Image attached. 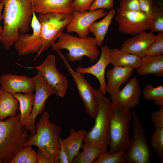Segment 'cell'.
Returning <instances> with one entry per match:
<instances>
[{
	"mask_svg": "<svg viewBox=\"0 0 163 163\" xmlns=\"http://www.w3.org/2000/svg\"><path fill=\"white\" fill-rule=\"evenodd\" d=\"M151 145L159 159L163 158V128H155L151 136Z\"/></svg>",
	"mask_w": 163,
	"mask_h": 163,
	"instance_id": "4dcf8cb0",
	"label": "cell"
},
{
	"mask_svg": "<svg viewBox=\"0 0 163 163\" xmlns=\"http://www.w3.org/2000/svg\"><path fill=\"white\" fill-rule=\"evenodd\" d=\"M4 11V21L0 40L4 48L8 50L14 45L20 34L29 30L34 12L33 0H1Z\"/></svg>",
	"mask_w": 163,
	"mask_h": 163,
	"instance_id": "6da1fadb",
	"label": "cell"
},
{
	"mask_svg": "<svg viewBox=\"0 0 163 163\" xmlns=\"http://www.w3.org/2000/svg\"><path fill=\"white\" fill-rule=\"evenodd\" d=\"M37 153L31 146L23 147L15 155L11 163H37Z\"/></svg>",
	"mask_w": 163,
	"mask_h": 163,
	"instance_id": "f1b7e54d",
	"label": "cell"
},
{
	"mask_svg": "<svg viewBox=\"0 0 163 163\" xmlns=\"http://www.w3.org/2000/svg\"><path fill=\"white\" fill-rule=\"evenodd\" d=\"M83 150L73 158L72 163H93L102 152L98 146L84 143L82 146Z\"/></svg>",
	"mask_w": 163,
	"mask_h": 163,
	"instance_id": "4316f807",
	"label": "cell"
},
{
	"mask_svg": "<svg viewBox=\"0 0 163 163\" xmlns=\"http://www.w3.org/2000/svg\"><path fill=\"white\" fill-rule=\"evenodd\" d=\"M87 132L85 130H76L73 127L70 130L69 136L59 140L68 155L70 163H72L74 157L79 152Z\"/></svg>",
	"mask_w": 163,
	"mask_h": 163,
	"instance_id": "44dd1931",
	"label": "cell"
},
{
	"mask_svg": "<svg viewBox=\"0 0 163 163\" xmlns=\"http://www.w3.org/2000/svg\"><path fill=\"white\" fill-rule=\"evenodd\" d=\"M110 114V149L107 152H125L130 144L129 123L132 119V113L129 109L113 102Z\"/></svg>",
	"mask_w": 163,
	"mask_h": 163,
	"instance_id": "277c9868",
	"label": "cell"
},
{
	"mask_svg": "<svg viewBox=\"0 0 163 163\" xmlns=\"http://www.w3.org/2000/svg\"><path fill=\"white\" fill-rule=\"evenodd\" d=\"M51 46L52 49L56 51L63 49L68 50L67 58L72 62L80 61L83 56H86L91 63H93L100 55L95 38L88 36L78 37L63 33Z\"/></svg>",
	"mask_w": 163,
	"mask_h": 163,
	"instance_id": "8992f818",
	"label": "cell"
},
{
	"mask_svg": "<svg viewBox=\"0 0 163 163\" xmlns=\"http://www.w3.org/2000/svg\"><path fill=\"white\" fill-rule=\"evenodd\" d=\"M150 117L155 128H163V106L159 107L158 110L153 111Z\"/></svg>",
	"mask_w": 163,
	"mask_h": 163,
	"instance_id": "8d00e7d4",
	"label": "cell"
},
{
	"mask_svg": "<svg viewBox=\"0 0 163 163\" xmlns=\"http://www.w3.org/2000/svg\"><path fill=\"white\" fill-rule=\"evenodd\" d=\"M1 34H0V39H1Z\"/></svg>",
	"mask_w": 163,
	"mask_h": 163,
	"instance_id": "b9f144b4",
	"label": "cell"
},
{
	"mask_svg": "<svg viewBox=\"0 0 163 163\" xmlns=\"http://www.w3.org/2000/svg\"><path fill=\"white\" fill-rule=\"evenodd\" d=\"M110 64L114 66L137 69L141 64L142 58L117 48L110 49Z\"/></svg>",
	"mask_w": 163,
	"mask_h": 163,
	"instance_id": "7402d4cb",
	"label": "cell"
},
{
	"mask_svg": "<svg viewBox=\"0 0 163 163\" xmlns=\"http://www.w3.org/2000/svg\"><path fill=\"white\" fill-rule=\"evenodd\" d=\"M101 54L97 62L94 65L88 67H78L76 71L83 75L89 74L95 76L100 84V88L104 95L106 94V83L105 80V72L107 66L110 64V49L106 45L101 46Z\"/></svg>",
	"mask_w": 163,
	"mask_h": 163,
	"instance_id": "2e32d148",
	"label": "cell"
},
{
	"mask_svg": "<svg viewBox=\"0 0 163 163\" xmlns=\"http://www.w3.org/2000/svg\"><path fill=\"white\" fill-rule=\"evenodd\" d=\"M0 85L6 91L11 94L31 92L35 90L32 78L25 75L3 74L0 77Z\"/></svg>",
	"mask_w": 163,
	"mask_h": 163,
	"instance_id": "e0dca14e",
	"label": "cell"
},
{
	"mask_svg": "<svg viewBox=\"0 0 163 163\" xmlns=\"http://www.w3.org/2000/svg\"><path fill=\"white\" fill-rule=\"evenodd\" d=\"M155 37L153 32L144 31L126 40L122 43L121 49L141 58L146 56V51Z\"/></svg>",
	"mask_w": 163,
	"mask_h": 163,
	"instance_id": "ac0fdd59",
	"label": "cell"
},
{
	"mask_svg": "<svg viewBox=\"0 0 163 163\" xmlns=\"http://www.w3.org/2000/svg\"><path fill=\"white\" fill-rule=\"evenodd\" d=\"M3 8V4L1 1H0V21L1 19V16L2 15V10ZM3 28H2L1 26L0 25V34H2V32H3Z\"/></svg>",
	"mask_w": 163,
	"mask_h": 163,
	"instance_id": "60d3db41",
	"label": "cell"
},
{
	"mask_svg": "<svg viewBox=\"0 0 163 163\" xmlns=\"http://www.w3.org/2000/svg\"><path fill=\"white\" fill-rule=\"evenodd\" d=\"M163 54V32H158L154 40L148 47L146 56H155Z\"/></svg>",
	"mask_w": 163,
	"mask_h": 163,
	"instance_id": "1f68e13d",
	"label": "cell"
},
{
	"mask_svg": "<svg viewBox=\"0 0 163 163\" xmlns=\"http://www.w3.org/2000/svg\"><path fill=\"white\" fill-rule=\"evenodd\" d=\"M151 31L163 32V12L154 4L152 7L150 15Z\"/></svg>",
	"mask_w": 163,
	"mask_h": 163,
	"instance_id": "f546056e",
	"label": "cell"
},
{
	"mask_svg": "<svg viewBox=\"0 0 163 163\" xmlns=\"http://www.w3.org/2000/svg\"><path fill=\"white\" fill-rule=\"evenodd\" d=\"M93 90L98 101V109L94 125L87 133L84 142L98 146L102 153H105L110 144V112L112 102L104 96L100 88L97 90L93 88Z\"/></svg>",
	"mask_w": 163,
	"mask_h": 163,
	"instance_id": "5b68a950",
	"label": "cell"
},
{
	"mask_svg": "<svg viewBox=\"0 0 163 163\" xmlns=\"http://www.w3.org/2000/svg\"><path fill=\"white\" fill-rule=\"evenodd\" d=\"M56 51L73 78L79 94L83 100L86 112L90 117L94 119L97 113L98 105L97 98L93 91V88L85 79L84 75L74 70L67 58L60 50Z\"/></svg>",
	"mask_w": 163,
	"mask_h": 163,
	"instance_id": "8fae6325",
	"label": "cell"
},
{
	"mask_svg": "<svg viewBox=\"0 0 163 163\" xmlns=\"http://www.w3.org/2000/svg\"><path fill=\"white\" fill-rule=\"evenodd\" d=\"M35 133L25 142L24 147L35 145L41 149L51 163H58L61 127L50 120L48 111H44L35 126Z\"/></svg>",
	"mask_w": 163,
	"mask_h": 163,
	"instance_id": "7a4b0ae2",
	"label": "cell"
},
{
	"mask_svg": "<svg viewBox=\"0 0 163 163\" xmlns=\"http://www.w3.org/2000/svg\"><path fill=\"white\" fill-rule=\"evenodd\" d=\"M116 13L115 9H111L102 20L98 22H94L89 27V32L93 33L98 46H102L109 27Z\"/></svg>",
	"mask_w": 163,
	"mask_h": 163,
	"instance_id": "cb8c5ba5",
	"label": "cell"
},
{
	"mask_svg": "<svg viewBox=\"0 0 163 163\" xmlns=\"http://www.w3.org/2000/svg\"><path fill=\"white\" fill-rule=\"evenodd\" d=\"M30 25L33 29L32 34H20L14 45L19 56L38 52L43 43L41 33V24L34 12Z\"/></svg>",
	"mask_w": 163,
	"mask_h": 163,
	"instance_id": "4fadbf2b",
	"label": "cell"
},
{
	"mask_svg": "<svg viewBox=\"0 0 163 163\" xmlns=\"http://www.w3.org/2000/svg\"><path fill=\"white\" fill-rule=\"evenodd\" d=\"M142 94L138 79L133 77L117 94L110 96V99L112 102H116L130 110L136 107L139 103Z\"/></svg>",
	"mask_w": 163,
	"mask_h": 163,
	"instance_id": "9a60e30c",
	"label": "cell"
},
{
	"mask_svg": "<svg viewBox=\"0 0 163 163\" xmlns=\"http://www.w3.org/2000/svg\"><path fill=\"white\" fill-rule=\"evenodd\" d=\"M114 0H94L91 5L89 11L103 9L110 10L114 7Z\"/></svg>",
	"mask_w": 163,
	"mask_h": 163,
	"instance_id": "d590c367",
	"label": "cell"
},
{
	"mask_svg": "<svg viewBox=\"0 0 163 163\" xmlns=\"http://www.w3.org/2000/svg\"><path fill=\"white\" fill-rule=\"evenodd\" d=\"M107 13L103 9L82 13L74 12L71 21L66 27V31L68 33H76L80 37L88 36L89 33L88 28L91 24L97 20L104 17Z\"/></svg>",
	"mask_w": 163,
	"mask_h": 163,
	"instance_id": "5bb4252c",
	"label": "cell"
},
{
	"mask_svg": "<svg viewBox=\"0 0 163 163\" xmlns=\"http://www.w3.org/2000/svg\"><path fill=\"white\" fill-rule=\"evenodd\" d=\"M141 11L150 17L151 11L155 0H138Z\"/></svg>",
	"mask_w": 163,
	"mask_h": 163,
	"instance_id": "74e56055",
	"label": "cell"
},
{
	"mask_svg": "<svg viewBox=\"0 0 163 163\" xmlns=\"http://www.w3.org/2000/svg\"><path fill=\"white\" fill-rule=\"evenodd\" d=\"M94 0H73L72 6L74 12L80 13L89 11V8Z\"/></svg>",
	"mask_w": 163,
	"mask_h": 163,
	"instance_id": "836d02e7",
	"label": "cell"
},
{
	"mask_svg": "<svg viewBox=\"0 0 163 163\" xmlns=\"http://www.w3.org/2000/svg\"><path fill=\"white\" fill-rule=\"evenodd\" d=\"M72 17V14L56 13L38 14L37 18L41 24L43 43L34 60L36 61L42 52L47 50L55 43L71 21Z\"/></svg>",
	"mask_w": 163,
	"mask_h": 163,
	"instance_id": "ba28073f",
	"label": "cell"
},
{
	"mask_svg": "<svg viewBox=\"0 0 163 163\" xmlns=\"http://www.w3.org/2000/svg\"><path fill=\"white\" fill-rule=\"evenodd\" d=\"M1 1V0H0V1Z\"/></svg>",
	"mask_w": 163,
	"mask_h": 163,
	"instance_id": "7bdbcfd3",
	"label": "cell"
},
{
	"mask_svg": "<svg viewBox=\"0 0 163 163\" xmlns=\"http://www.w3.org/2000/svg\"><path fill=\"white\" fill-rule=\"evenodd\" d=\"M56 60L54 55L49 54L40 65L36 67L26 68L37 70L45 82L55 94L63 97L66 93L68 82L66 77L61 74L56 68Z\"/></svg>",
	"mask_w": 163,
	"mask_h": 163,
	"instance_id": "9c48e42d",
	"label": "cell"
},
{
	"mask_svg": "<svg viewBox=\"0 0 163 163\" xmlns=\"http://www.w3.org/2000/svg\"><path fill=\"white\" fill-rule=\"evenodd\" d=\"M73 0H33L34 11L35 13L46 14L56 13L72 14Z\"/></svg>",
	"mask_w": 163,
	"mask_h": 163,
	"instance_id": "d6986e66",
	"label": "cell"
},
{
	"mask_svg": "<svg viewBox=\"0 0 163 163\" xmlns=\"http://www.w3.org/2000/svg\"><path fill=\"white\" fill-rule=\"evenodd\" d=\"M132 114L133 136L127 150L124 153V159L126 163H150L152 153L145 130L136 111L133 110Z\"/></svg>",
	"mask_w": 163,
	"mask_h": 163,
	"instance_id": "52a82bcc",
	"label": "cell"
},
{
	"mask_svg": "<svg viewBox=\"0 0 163 163\" xmlns=\"http://www.w3.org/2000/svg\"><path fill=\"white\" fill-rule=\"evenodd\" d=\"M16 98L19 104V122L22 126L26 124L32 111L34 104L35 95L33 92L25 93H18L12 94Z\"/></svg>",
	"mask_w": 163,
	"mask_h": 163,
	"instance_id": "484cf974",
	"label": "cell"
},
{
	"mask_svg": "<svg viewBox=\"0 0 163 163\" xmlns=\"http://www.w3.org/2000/svg\"><path fill=\"white\" fill-rule=\"evenodd\" d=\"M133 69L129 68L114 66L106 72L107 80L106 93L113 96L119 91L121 86L131 76Z\"/></svg>",
	"mask_w": 163,
	"mask_h": 163,
	"instance_id": "ffe728a7",
	"label": "cell"
},
{
	"mask_svg": "<svg viewBox=\"0 0 163 163\" xmlns=\"http://www.w3.org/2000/svg\"><path fill=\"white\" fill-rule=\"evenodd\" d=\"M37 153V163H51L50 161L43 153L40 149L38 148Z\"/></svg>",
	"mask_w": 163,
	"mask_h": 163,
	"instance_id": "ab89813d",
	"label": "cell"
},
{
	"mask_svg": "<svg viewBox=\"0 0 163 163\" xmlns=\"http://www.w3.org/2000/svg\"><path fill=\"white\" fill-rule=\"evenodd\" d=\"M136 69L137 73L140 75L154 74L157 77H162L163 54L142 58L141 65Z\"/></svg>",
	"mask_w": 163,
	"mask_h": 163,
	"instance_id": "603a6c76",
	"label": "cell"
},
{
	"mask_svg": "<svg viewBox=\"0 0 163 163\" xmlns=\"http://www.w3.org/2000/svg\"><path fill=\"white\" fill-rule=\"evenodd\" d=\"M35 84V94L31 113L24 127L31 135L35 133V121L36 117L45 110V103L48 98L55 93L46 84L38 72L32 77Z\"/></svg>",
	"mask_w": 163,
	"mask_h": 163,
	"instance_id": "7c38bea8",
	"label": "cell"
},
{
	"mask_svg": "<svg viewBox=\"0 0 163 163\" xmlns=\"http://www.w3.org/2000/svg\"><path fill=\"white\" fill-rule=\"evenodd\" d=\"M19 120L18 111L16 116L0 121V163H11L28 139V131Z\"/></svg>",
	"mask_w": 163,
	"mask_h": 163,
	"instance_id": "3957f363",
	"label": "cell"
},
{
	"mask_svg": "<svg viewBox=\"0 0 163 163\" xmlns=\"http://www.w3.org/2000/svg\"><path fill=\"white\" fill-rule=\"evenodd\" d=\"M59 142L60 148L58 152L59 163H70L68 155L60 140Z\"/></svg>",
	"mask_w": 163,
	"mask_h": 163,
	"instance_id": "f35d334b",
	"label": "cell"
},
{
	"mask_svg": "<svg viewBox=\"0 0 163 163\" xmlns=\"http://www.w3.org/2000/svg\"><path fill=\"white\" fill-rule=\"evenodd\" d=\"M125 152H117L109 154L102 153L93 163H125L123 158Z\"/></svg>",
	"mask_w": 163,
	"mask_h": 163,
	"instance_id": "d6a6232c",
	"label": "cell"
},
{
	"mask_svg": "<svg viewBox=\"0 0 163 163\" xmlns=\"http://www.w3.org/2000/svg\"><path fill=\"white\" fill-rule=\"evenodd\" d=\"M18 100L12 94L0 88V121L8 117L15 116L19 108Z\"/></svg>",
	"mask_w": 163,
	"mask_h": 163,
	"instance_id": "d4e9b609",
	"label": "cell"
},
{
	"mask_svg": "<svg viewBox=\"0 0 163 163\" xmlns=\"http://www.w3.org/2000/svg\"><path fill=\"white\" fill-rule=\"evenodd\" d=\"M142 94L146 100H153L154 104L158 106H163V86L155 87L148 84L144 88Z\"/></svg>",
	"mask_w": 163,
	"mask_h": 163,
	"instance_id": "83f0119b",
	"label": "cell"
},
{
	"mask_svg": "<svg viewBox=\"0 0 163 163\" xmlns=\"http://www.w3.org/2000/svg\"><path fill=\"white\" fill-rule=\"evenodd\" d=\"M119 8L125 11H142L138 0H120Z\"/></svg>",
	"mask_w": 163,
	"mask_h": 163,
	"instance_id": "e575fe53",
	"label": "cell"
},
{
	"mask_svg": "<svg viewBox=\"0 0 163 163\" xmlns=\"http://www.w3.org/2000/svg\"><path fill=\"white\" fill-rule=\"evenodd\" d=\"M116 12L115 20L120 32L134 36L150 29V17L142 11H123L119 7Z\"/></svg>",
	"mask_w": 163,
	"mask_h": 163,
	"instance_id": "30bf717a",
	"label": "cell"
}]
</instances>
